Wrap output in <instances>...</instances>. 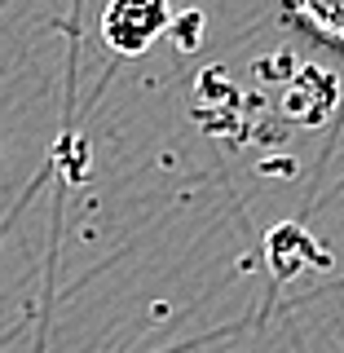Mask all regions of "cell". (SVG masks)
<instances>
[{
	"mask_svg": "<svg viewBox=\"0 0 344 353\" xmlns=\"http://www.w3.org/2000/svg\"><path fill=\"white\" fill-rule=\"evenodd\" d=\"M168 27V0H106L102 14V40L115 53H146Z\"/></svg>",
	"mask_w": 344,
	"mask_h": 353,
	"instance_id": "cell-1",
	"label": "cell"
},
{
	"mask_svg": "<svg viewBox=\"0 0 344 353\" xmlns=\"http://www.w3.org/2000/svg\"><path fill=\"white\" fill-rule=\"evenodd\" d=\"M292 9L309 27H318L327 40L344 44V0H292Z\"/></svg>",
	"mask_w": 344,
	"mask_h": 353,
	"instance_id": "cell-2",
	"label": "cell"
}]
</instances>
